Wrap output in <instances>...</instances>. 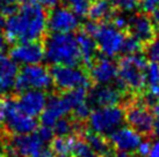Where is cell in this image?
<instances>
[{
  "label": "cell",
  "mask_w": 159,
  "mask_h": 157,
  "mask_svg": "<svg viewBox=\"0 0 159 157\" xmlns=\"http://www.w3.org/2000/svg\"><path fill=\"white\" fill-rule=\"evenodd\" d=\"M48 29V15L37 4L25 5L5 21V34L9 42H37Z\"/></svg>",
  "instance_id": "1"
},
{
  "label": "cell",
  "mask_w": 159,
  "mask_h": 157,
  "mask_svg": "<svg viewBox=\"0 0 159 157\" xmlns=\"http://www.w3.org/2000/svg\"><path fill=\"white\" fill-rule=\"evenodd\" d=\"M44 58L55 66H78L81 57L77 37L52 32L45 38Z\"/></svg>",
  "instance_id": "2"
},
{
  "label": "cell",
  "mask_w": 159,
  "mask_h": 157,
  "mask_svg": "<svg viewBox=\"0 0 159 157\" xmlns=\"http://www.w3.org/2000/svg\"><path fill=\"white\" fill-rule=\"evenodd\" d=\"M84 31L92 36L97 43L98 49L105 57H115L122 51L125 36L123 31L117 29L113 23L87 22L85 24Z\"/></svg>",
  "instance_id": "3"
},
{
  "label": "cell",
  "mask_w": 159,
  "mask_h": 157,
  "mask_svg": "<svg viewBox=\"0 0 159 157\" xmlns=\"http://www.w3.org/2000/svg\"><path fill=\"white\" fill-rule=\"evenodd\" d=\"M145 58L142 54L124 56L117 65V86L122 90L139 91L145 87Z\"/></svg>",
  "instance_id": "4"
},
{
  "label": "cell",
  "mask_w": 159,
  "mask_h": 157,
  "mask_svg": "<svg viewBox=\"0 0 159 157\" xmlns=\"http://www.w3.org/2000/svg\"><path fill=\"white\" fill-rule=\"evenodd\" d=\"M2 112L6 131L13 135H25L36 131L39 122L34 117L23 113L16 105V100L6 98L2 100Z\"/></svg>",
  "instance_id": "5"
},
{
  "label": "cell",
  "mask_w": 159,
  "mask_h": 157,
  "mask_svg": "<svg viewBox=\"0 0 159 157\" xmlns=\"http://www.w3.org/2000/svg\"><path fill=\"white\" fill-rule=\"evenodd\" d=\"M125 120V112L120 106H100L93 110L89 117L91 131L100 135H111L122 126Z\"/></svg>",
  "instance_id": "6"
},
{
  "label": "cell",
  "mask_w": 159,
  "mask_h": 157,
  "mask_svg": "<svg viewBox=\"0 0 159 157\" xmlns=\"http://www.w3.org/2000/svg\"><path fill=\"white\" fill-rule=\"evenodd\" d=\"M53 84L51 73L43 65L23 66L19 72L14 89L19 92L27 90H47Z\"/></svg>",
  "instance_id": "7"
},
{
  "label": "cell",
  "mask_w": 159,
  "mask_h": 157,
  "mask_svg": "<svg viewBox=\"0 0 159 157\" xmlns=\"http://www.w3.org/2000/svg\"><path fill=\"white\" fill-rule=\"evenodd\" d=\"M50 73L53 84L62 91H71L89 86V76L78 66H53Z\"/></svg>",
  "instance_id": "8"
},
{
  "label": "cell",
  "mask_w": 159,
  "mask_h": 157,
  "mask_svg": "<svg viewBox=\"0 0 159 157\" xmlns=\"http://www.w3.org/2000/svg\"><path fill=\"white\" fill-rule=\"evenodd\" d=\"M125 120L139 134L149 135L155 131V116L148 109L144 100H136L129 105L125 111Z\"/></svg>",
  "instance_id": "9"
},
{
  "label": "cell",
  "mask_w": 159,
  "mask_h": 157,
  "mask_svg": "<svg viewBox=\"0 0 159 157\" xmlns=\"http://www.w3.org/2000/svg\"><path fill=\"white\" fill-rule=\"evenodd\" d=\"M44 141L41 139L37 132L14 135L6 146V153L19 157H39L43 151Z\"/></svg>",
  "instance_id": "10"
},
{
  "label": "cell",
  "mask_w": 159,
  "mask_h": 157,
  "mask_svg": "<svg viewBox=\"0 0 159 157\" xmlns=\"http://www.w3.org/2000/svg\"><path fill=\"white\" fill-rule=\"evenodd\" d=\"M80 26L79 16L69 7H56L48 16V28L56 34H71Z\"/></svg>",
  "instance_id": "11"
},
{
  "label": "cell",
  "mask_w": 159,
  "mask_h": 157,
  "mask_svg": "<svg viewBox=\"0 0 159 157\" xmlns=\"http://www.w3.org/2000/svg\"><path fill=\"white\" fill-rule=\"evenodd\" d=\"M9 57L23 66L37 65L44 58V48L39 42L18 43L11 49Z\"/></svg>",
  "instance_id": "12"
},
{
  "label": "cell",
  "mask_w": 159,
  "mask_h": 157,
  "mask_svg": "<svg viewBox=\"0 0 159 157\" xmlns=\"http://www.w3.org/2000/svg\"><path fill=\"white\" fill-rule=\"evenodd\" d=\"M109 140L117 151L134 153L142 143V135L130 126H123L113 132Z\"/></svg>",
  "instance_id": "13"
},
{
  "label": "cell",
  "mask_w": 159,
  "mask_h": 157,
  "mask_svg": "<svg viewBox=\"0 0 159 157\" xmlns=\"http://www.w3.org/2000/svg\"><path fill=\"white\" fill-rule=\"evenodd\" d=\"M47 102L48 97L43 90H27L20 94L16 105L23 113L35 118L42 114Z\"/></svg>",
  "instance_id": "14"
},
{
  "label": "cell",
  "mask_w": 159,
  "mask_h": 157,
  "mask_svg": "<svg viewBox=\"0 0 159 157\" xmlns=\"http://www.w3.org/2000/svg\"><path fill=\"white\" fill-rule=\"evenodd\" d=\"M71 111L69 103L64 95H52L47 102L43 112L41 114V122L45 127H53V125L64 118Z\"/></svg>",
  "instance_id": "15"
},
{
  "label": "cell",
  "mask_w": 159,
  "mask_h": 157,
  "mask_svg": "<svg viewBox=\"0 0 159 157\" xmlns=\"http://www.w3.org/2000/svg\"><path fill=\"white\" fill-rule=\"evenodd\" d=\"M89 78L98 86L109 84L117 78V65L111 58L105 56L97 58L89 66Z\"/></svg>",
  "instance_id": "16"
},
{
  "label": "cell",
  "mask_w": 159,
  "mask_h": 157,
  "mask_svg": "<svg viewBox=\"0 0 159 157\" xmlns=\"http://www.w3.org/2000/svg\"><path fill=\"white\" fill-rule=\"evenodd\" d=\"M123 98V90L119 86L102 84L93 89L89 95V100L93 105L100 106H115Z\"/></svg>",
  "instance_id": "17"
},
{
  "label": "cell",
  "mask_w": 159,
  "mask_h": 157,
  "mask_svg": "<svg viewBox=\"0 0 159 157\" xmlns=\"http://www.w3.org/2000/svg\"><path fill=\"white\" fill-rule=\"evenodd\" d=\"M128 29L130 36L138 39L141 43H151L156 35V26L152 19L145 14H136L129 20Z\"/></svg>",
  "instance_id": "18"
},
{
  "label": "cell",
  "mask_w": 159,
  "mask_h": 157,
  "mask_svg": "<svg viewBox=\"0 0 159 157\" xmlns=\"http://www.w3.org/2000/svg\"><path fill=\"white\" fill-rule=\"evenodd\" d=\"M18 74V64L11 57L0 53V95L13 89Z\"/></svg>",
  "instance_id": "19"
},
{
  "label": "cell",
  "mask_w": 159,
  "mask_h": 157,
  "mask_svg": "<svg viewBox=\"0 0 159 157\" xmlns=\"http://www.w3.org/2000/svg\"><path fill=\"white\" fill-rule=\"evenodd\" d=\"M77 42H78V46H79L81 61L85 65L91 66L93 61L95 60V54H97L98 50L95 40L87 32L81 31L79 32V35L77 36Z\"/></svg>",
  "instance_id": "20"
},
{
  "label": "cell",
  "mask_w": 159,
  "mask_h": 157,
  "mask_svg": "<svg viewBox=\"0 0 159 157\" xmlns=\"http://www.w3.org/2000/svg\"><path fill=\"white\" fill-rule=\"evenodd\" d=\"M87 15L93 22L106 21L109 19H113L114 16L113 6L107 0H95L93 4H91Z\"/></svg>",
  "instance_id": "21"
},
{
  "label": "cell",
  "mask_w": 159,
  "mask_h": 157,
  "mask_svg": "<svg viewBox=\"0 0 159 157\" xmlns=\"http://www.w3.org/2000/svg\"><path fill=\"white\" fill-rule=\"evenodd\" d=\"M75 138L71 135L57 136L51 141V151L56 157H72Z\"/></svg>",
  "instance_id": "22"
},
{
  "label": "cell",
  "mask_w": 159,
  "mask_h": 157,
  "mask_svg": "<svg viewBox=\"0 0 159 157\" xmlns=\"http://www.w3.org/2000/svg\"><path fill=\"white\" fill-rule=\"evenodd\" d=\"M84 140L89 143V146L92 148V150L97 155L100 156H105L107 154L111 153V148H109V143L103 135H100L94 132H89L85 134Z\"/></svg>",
  "instance_id": "23"
},
{
  "label": "cell",
  "mask_w": 159,
  "mask_h": 157,
  "mask_svg": "<svg viewBox=\"0 0 159 157\" xmlns=\"http://www.w3.org/2000/svg\"><path fill=\"white\" fill-rule=\"evenodd\" d=\"M64 97H65L66 102L70 105L71 110H75L87 103V100H89L87 88H78V89H75V90L67 91L64 95Z\"/></svg>",
  "instance_id": "24"
},
{
  "label": "cell",
  "mask_w": 159,
  "mask_h": 157,
  "mask_svg": "<svg viewBox=\"0 0 159 157\" xmlns=\"http://www.w3.org/2000/svg\"><path fill=\"white\" fill-rule=\"evenodd\" d=\"M145 83L150 89L159 87V64L156 61L148 62L145 68Z\"/></svg>",
  "instance_id": "25"
},
{
  "label": "cell",
  "mask_w": 159,
  "mask_h": 157,
  "mask_svg": "<svg viewBox=\"0 0 159 157\" xmlns=\"http://www.w3.org/2000/svg\"><path fill=\"white\" fill-rule=\"evenodd\" d=\"M72 157H98V155L92 150L89 143L83 139H75Z\"/></svg>",
  "instance_id": "26"
},
{
  "label": "cell",
  "mask_w": 159,
  "mask_h": 157,
  "mask_svg": "<svg viewBox=\"0 0 159 157\" xmlns=\"http://www.w3.org/2000/svg\"><path fill=\"white\" fill-rule=\"evenodd\" d=\"M64 1L66 4V7H69L78 16H84L89 14L91 0H64Z\"/></svg>",
  "instance_id": "27"
},
{
  "label": "cell",
  "mask_w": 159,
  "mask_h": 157,
  "mask_svg": "<svg viewBox=\"0 0 159 157\" xmlns=\"http://www.w3.org/2000/svg\"><path fill=\"white\" fill-rule=\"evenodd\" d=\"M75 124L71 121L69 119L62 118L61 120H58L55 125H53V133L57 136H67L70 135L72 132L75 131Z\"/></svg>",
  "instance_id": "28"
},
{
  "label": "cell",
  "mask_w": 159,
  "mask_h": 157,
  "mask_svg": "<svg viewBox=\"0 0 159 157\" xmlns=\"http://www.w3.org/2000/svg\"><path fill=\"white\" fill-rule=\"evenodd\" d=\"M142 50V43L136 39L133 36H128L125 37L123 42V46H122V51L124 56H134V54H139Z\"/></svg>",
  "instance_id": "29"
},
{
  "label": "cell",
  "mask_w": 159,
  "mask_h": 157,
  "mask_svg": "<svg viewBox=\"0 0 159 157\" xmlns=\"http://www.w3.org/2000/svg\"><path fill=\"white\" fill-rule=\"evenodd\" d=\"M89 114H91V110H89V103L73 110V117L77 121H84L86 119H89Z\"/></svg>",
  "instance_id": "30"
},
{
  "label": "cell",
  "mask_w": 159,
  "mask_h": 157,
  "mask_svg": "<svg viewBox=\"0 0 159 157\" xmlns=\"http://www.w3.org/2000/svg\"><path fill=\"white\" fill-rule=\"evenodd\" d=\"M139 6L145 13H155L159 9V0H139Z\"/></svg>",
  "instance_id": "31"
},
{
  "label": "cell",
  "mask_w": 159,
  "mask_h": 157,
  "mask_svg": "<svg viewBox=\"0 0 159 157\" xmlns=\"http://www.w3.org/2000/svg\"><path fill=\"white\" fill-rule=\"evenodd\" d=\"M148 54L152 61H156L159 64V37L153 39L148 48Z\"/></svg>",
  "instance_id": "32"
},
{
  "label": "cell",
  "mask_w": 159,
  "mask_h": 157,
  "mask_svg": "<svg viewBox=\"0 0 159 157\" xmlns=\"http://www.w3.org/2000/svg\"><path fill=\"white\" fill-rule=\"evenodd\" d=\"M139 7V0H122L119 5V8H121L123 12H135Z\"/></svg>",
  "instance_id": "33"
},
{
  "label": "cell",
  "mask_w": 159,
  "mask_h": 157,
  "mask_svg": "<svg viewBox=\"0 0 159 157\" xmlns=\"http://www.w3.org/2000/svg\"><path fill=\"white\" fill-rule=\"evenodd\" d=\"M129 20L125 15H122V14H117V15H114L113 16V24H114L117 29L123 31L124 29H127L129 26Z\"/></svg>",
  "instance_id": "34"
},
{
  "label": "cell",
  "mask_w": 159,
  "mask_h": 157,
  "mask_svg": "<svg viewBox=\"0 0 159 157\" xmlns=\"http://www.w3.org/2000/svg\"><path fill=\"white\" fill-rule=\"evenodd\" d=\"M39 135L41 136V139L44 141V143H48L50 141H52V136H53V129L51 127H45L43 126L42 128L39 129Z\"/></svg>",
  "instance_id": "35"
},
{
  "label": "cell",
  "mask_w": 159,
  "mask_h": 157,
  "mask_svg": "<svg viewBox=\"0 0 159 157\" xmlns=\"http://www.w3.org/2000/svg\"><path fill=\"white\" fill-rule=\"evenodd\" d=\"M151 147H152V143L150 141H142V143L137 149V154L141 157H148L150 154Z\"/></svg>",
  "instance_id": "36"
},
{
  "label": "cell",
  "mask_w": 159,
  "mask_h": 157,
  "mask_svg": "<svg viewBox=\"0 0 159 157\" xmlns=\"http://www.w3.org/2000/svg\"><path fill=\"white\" fill-rule=\"evenodd\" d=\"M159 102V87H156V88H152L150 89V91L148 92V95L145 96V100H144V103H152V102Z\"/></svg>",
  "instance_id": "37"
},
{
  "label": "cell",
  "mask_w": 159,
  "mask_h": 157,
  "mask_svg": "<svg viewBox=\"0 0 159 157\" xmlns=\"http://www.w3.org/2000/svg\"><path fill=\"white\" fill-rule=\"evenodd\" d=\"M62 0H39L40 5L43 7V8H48V9H53L58 7V5L61 4Z\"/></svg>",
  "instance_id": "38"
},
{
  "label": "cell",
  "mask_w": 159,
  "mask_h": 157,
  "mask_svg": "<svg viewBox=\"0 0 159 157\" xmlns=\"http://www.w3.org/2000/svg\"><path fill=\"white\" fill-rule=\"evenodd\" d=\"M8 38H7V36L5 34V31L1 29V27H0V53H2L6 50L7 48V45H8Z\"/></svg>",
  "instance_id": "39"
},
{
  "label": "cell",
  "mask_w": 159,
  "mask_h": 157,
  "mask_svg": "<svg viewBox=\"0 0 159 157\" xmlns=\"http://www.w3.org/2000/svg\"><path fill=\"white\" fill-rule=\"evenodd\" d=\"M153 116H155L156 119L155 132L159 135V102L155 103V105H153Z\"/></svg>",
  "instance_id": "40"
},
{
  "label": "cell",
  "mask_w": 159,
  "mask_h": 157,
  "mask_svg": "<svg viewBox=\"0 0 159 157\" xmlns=\"http://www.w3.org/2000/svg\"><path fill=\"white\" fill-rule=\"evenodd\" d=\"M148 157H159V139L152 143L150 154H149Z\"/></svg>",
  "instance_id": "41"
},
{
  "label": "cell",
  "mask_w": 159,
  "mask_h": 157,
  "mask_svg": "<svg viewBox=\"0 0 159 157\" xmlns=\"http://www.w3.org/2000/svg\"><path fill=\"white\" fill-rule=\"evenodd\" d=\"M152 21L155 23L156 28H157V30L159 31V9L158 11H156L155 13H153V18H152Z\"/></svg>",
  "instance_id": "42"
},
{
  "label": "cell",
  "mask_w": 159,
  "mask_h": 157,
  "mask_svg": "<svg viewBox=\"0 0 159 157\" xmlns=\"http://www.w3.org/2000/svg\"><path fill=\"white\" fill-rule=\"evenodd\" d=\"M14 1H16L19 4H21L22 6L25 5H31V4H35L36 0H14Z\"/></svg>",
  "instance_id": "43"
},
{
  "label": "cell",
  "mask_w": 159,
  "mask_h": 157,
  "mask_svg": "<svg viewBox=\"0 0 159 157\" xmlns=\"http://www.w3.org/2000/svg\"><path fill=\"white\" fill-rule=\"evenodd\" d=\"M6 153V146H5L2 139L0 138V157L4 156V154Z\"/></svg>",
  "instance_id": "44"
},
{
  "label": "cell",
  "mask_w": 159,
  "mask_h": 157,
  "mask_svg": "<svg viewBox=\"0 0 159 157\" xmlns=\"http://www.w3.org/2000/svg\"><path fill=\"white\" fill-rule=\"evenodd\" d=\"M39 157H56V156L53 155L51 150H43V151H42V154H41Z\"/></svg>",
  "instance_id": "45"
},
{
  "label": "cell",
  "mask_w": 159,
  "mask_h": 157,
  "mask_svg": "<svg viewBox=\"0 0 159 157\" xmlns=\"http://www.w3.org/2000/svg\"><path fill=\"white\" fill-rule=\"evenodd\" d=\"M14 2H15L14 0H0V7L1 6H6V5H12Z\"/></svg>",
  "instance_id": "46"
},
{
  "label": "cell",
  "mask_w": 159,
  "mask_h": 157,
  "mask_svg": "<svg viewBox=\"0 0 159 157\" xmlns=\"http://www.w3.org/2000/svg\"><path fill=\"white\" fill-rule=\"evenodd\" d=\"M107 1H109L111 5H114V6H116V7H119V5L121 4L122 0H107Z\"/></svg>",
  "instance_id": "47"
},
{
  "label": "cell",
  "mask_w": 159,
  "mask_h": 157,
  "mask_svg": "<svg viewBox=\"0 0 159 157\" xmlns=\"http://www.w3.org/2000/svg\"><path fill=\"white\" fill-rule=\"evenodd\" d=\"M102 157H117V155H116V153H114V154L109 153V154H107V155H105V156H102Z\"/></svg>",
  "instance_id": "48"
},
{
  "label": "cell",
  "mask_w": 159,
  "mask_h": 157,
  "mask_svg": "<svg viewBox=\"0 0 159 157\" xmlns=\"http://www.w3.org/2000/svg\"><path fill=\"white\" fill-rule=\"evenodd\" d=\"M2 23H5V22H4V20H2V15L0 14V27H1V24H2Z\"/></svg>",
  "instance_id": "49"
},
{
  "label": "cell",
  "mask_w": 159,
  "mask_h": 157,
  "mask_svg": "<svg viewBox=\"0 0 159 157\" xmlns=\"http://www.w3.org/2000/svg\"><path fill=\"white\" fill-rule=\"evenodd\" d=\"M2 157H19V156H15V155H9V156H2Z\"/></svg>",
  "instance_id": "50"
}]
</instances>
